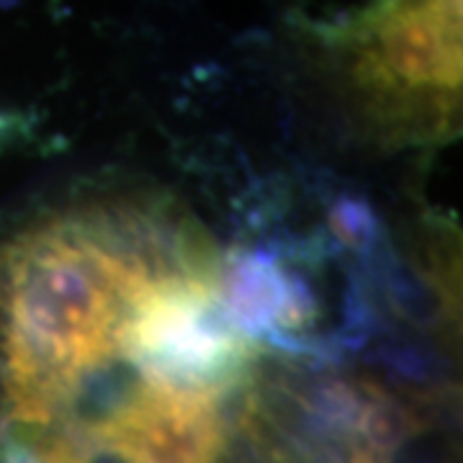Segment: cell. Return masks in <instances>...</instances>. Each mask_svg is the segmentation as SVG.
<instances>
[{
  "label": "cell",
  "instance_id": "6da1fadb",
  "mask_svg": "<svg viewBox=\"0 0 463 463\" xmlns=\"http://www.w3.org/2000/svg\"><path fill=\"white\" fill-rule=\"evenodd\" d=\"M185 245L132 212L75 216L0 245V430L50 428L121 364L137 294Z\"/></svg>",
  "mask_w": 463,
  "mask_h": 463
},
{
  "label": "cell",
  "instance_id": "7a4b0ae2",
  "mask_svg": "<svg viewBox=\"0 0 463 463\" xmlns=\"http://www.w3.org/2000/svg\"><path fill=\"white\" fill-rule=\"evenodd\" d=\"M350 93L389 139L448 137L461 103V0H383L343 39Z\"/></svg>",
  "mask_w": 463,
  "mask_h": 463
},
{
  "label": "cell",
  "instance_id": "3957f363",
  "mask_svg": "<svg viewBox=\"0 0 463 463\" xmlns=\"http://www.w3.org/2000/svg\"><path fill=\"white\" fill-rule=\"evenodd\" d=\"M373 214L371 209L358 203V201L345 199L335 203L330 209V232L345 245L353 250H365L373 245Z\"/></svg>",
  "mask_w": 463,
  "mask_h": 463
}]
</instances>
